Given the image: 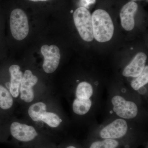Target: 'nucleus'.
<instances>
[{"instance_id":"f257e3e1","label":"nucleus","mask_w":148,"mask_h":148,"mask_svg":"<svg viewBox=\"0 0 148 148\" xmlns=\"http://www.w3.org/2000/svg\"><path fill=\"white\" fill-rule=\"evenodd\" d=\"M10 132L14 140L24 146L34 148H54L48 136L32 125L14 121L10 125Z\"/></svg>"},{"instance_id":"f03ea898","label":"nucleus","mask_w":148,"mask_h":148,"mask_svg":"<svg viewBox=\"0 0 148 148\" xmlns=\"http://www.w3.org/2000/svg\"><path fill=\"white\" fill-rule=\"evenodd\" d=\"M93 37L100 42H106L113 36L114 26L108 13L102 9L95 10L92 15Z\"/></svg>"},{"instance_id":"7ed1b4c3","label":"nucleus","mask_w":148,"mask_h":148,"mask_svg":"<svg viewBox=\"0 0 148 148\" xmlns=\"http://www.w3.org/2000/svg\"><path fill=\"white\" fill-rule=\"evenodd\" d=\"M47 106L42 102H36L29 107L28 114L33 121L42 122L51 128L58 127L61 124L62 120L57 114L48 112Z\"/></svg>"},{"instance_id":"20e7f679","label":"nucleus","mask_w":148,"mask_h":148,"mask_svg":"<svg viewBox=\"0 0 148 148\" xmlns=\"http://www.w3.org/2000/svg\"><path fill=\"white\" fill-rule=\"evenodd\" d=\"M74 23L83 40L90 42L93 39L92 15L87 9L80 7L73 13Z\"/></svg>"},{"instance_id":"39448f33","label":"nucleus","mask_w":148,"mask_h":148,"mask_svg":"<svg viewBox=\"0 0 148 148\" xmlns=\"http://www.w3.org/2000/svg\"><path fill=\"white\" fill-rule=\"evenodd\" d=\"M10 24L12 35L17 40L24 39L29 34L28 17L26 13L21 9H15L12 12Z\"/></svg>"},{"instance_id":"423d86ee","label":"nucleus","mask_w":148,"mask_h":148,"mask_svg":"<svg viewBox=\"0 0 148 148\" xmlns=\"http://www.w3.org/2000/svg\"><path fill=\"white\" fill-rule=\"evenodd\" d=\"M111 102L114 112L121 118L131 119L138 115V108L134 102L126 101L120 95L114 96Z\"/></svg>"},{"instance_id":"0eeeda50","label":"nucleus","mask_w":148,"mask_h":148,"mask_svg":"<svg viewBox=\"0 0 148 148\" xmlns=\"http://www.w3.org/2000/svg\"><path fill=\"white\" fill-rule=\"evenodd\" d=\"M40 50L44 58L42 65L44 71L47 73H52L55 71L60 63V49L57 46L45 45L42 46Z\"/></svg>"},{"instance_id":"6e6552de","label":"nucleus","mask_w":148,"mask_h":148,"mask_svg":"<svg viewBox=\"0 0 148 148\" xmlns=\"http://www.w3.org/2000/svg\"><path fill=\"white\" fill-rule=\"evenodd\" d=\"M38 82V78L32 71L27 70L23 74L21 81L19 96L21 100L26 103H32L35 99L34 87Z\"/></svg>"},{"instance_id":"1a4fd4ad","label":"nucleus","mask_w":148,"mask_h":148,"mask_svg":"<svg viewBox=\"0 0 148 148\" xmlns=\"http://www.w3.org/2000/svg\"><path fill=\"white\" fill-rule=\"evenodd\" d=\"M127 130V122L123 119H119L103 127L100 132V136L104 139H119L126 135Z\"/></svg>"},{"instance_id":"9d476101","label":"nucleus","mask_w":148,"mask_h":148,"mask_svg":"<svg viewBox=\"0 0 148 148\" xmlns=\"http://www.w3.org/2000/svg\"><path fill=\"white\" fill-rule=\"evenodd\" d=\"M147 59V56L145 53L140 52L137 53L123 70V76L136 78L140 75L146 66Z\"/></svg>"},{"instance_id":"9b49d317","label":"nucleus","mask_w":148,"mask_h":148,"mask_svg":"<svg viewBox=\"0 0 148 148\" xmlns=\"http://www.w3.org/2000/svg\"><path fill=\"white\" fill-rule=\"evenodd\" d=\"M136 3L130 1L125 5L120 12V18L123 28L127 31H131L135 26L134 15L138 10Z\"/></svg>"},{"instance_id":"f8f14e48","label":"nucleus","mask_w":148,"mask_h":148,"mask_svg":"<svg viewBox=\"0 0 148 148\" xmlns=\"http://www.w3.org/2000/svg\"><path fill=\"white\" fill-rule=\"evenodd\" d=\"M10 76V82L9 83V90L14 98L19 96V89L23 77L20 66L17 65H11L9 69Z\"/></svg>"},{"instance_id":"ddd939ff","label":"nucleus","mask_w":148,"mask_h":148,"mask_svg":"<svg viewBox=\"0 0 148 148\" xmlns=\"http://www.w3.org/2000/svg\"><path fill=\"white\" fill-rule=\"evenodd\" d=\"M92 106L90 99H82L76 98L73 103V110L74 113L83 115L87 113Z\"/></svg>"},{"instance_id":"4468645a","label":"nucleus","mask_w":148,"mask_h":148,"mask_svg":"<svg viewBox=\"0 0 148 148\" xmlns=\"http://www.w3.org/2000/svg\"><path fill=\"white\" fill-rule=\"evenodd\" d=\"M14 98L8 89L0 84V108L8 110L12 107Z\"/></svg>"},{"instance_id":"2eb2a0df","label":"nucleus","mask_w":148,"mask_h":148,"mask_svg":"<svg viewBox=\"0 0 148 148\" xmlns=\"http://www.w3.org/2000/svg\"><path fill=\"white\" fill-rule=\"evenodd\" d=\"M92 85L86 82H82L78 84L75 90L77 98L82 99H90L93 94Z\"/></svg>"},{"instance_id":"dca6fc26","label":"nucleus","mask_w":148,"mask_h":148,"mask_svg":"<svg viewBox=\"0 0 148 148\" xmlns=\"http://www.w3.org/2000/svg\"><path fill=\"white\" fill-rule=\"evenodd\" d=\"M148 82V67L146 66L140 75L132 81L131 86L135 90H140Z\"/></svg>"},{"instance_id":"f3484780","label":"nucleus","mask_w":148,"mask_h":148,"mask_svg":"<svg viewBox=\"0 0 148 148\" xmlns=\"http://www.w3.org/2000/svg\"><path fill=\"white\" fill-rule=\"evenodd\" d=\"M119 143L113 139H105L103 141H97L91 144L89 148H116Z\"/></svg>"},{"instance_id":"a211bd4d","label":"nucleus","mask_w":148,"mask_h":148,"mask_svg":"<svg viewBox=\"0 0 148 148\" xmlns=\"http://www.w3.org/2000/svg\"><path fill=\"white\" fill-rule=\"evenodd\" d=\"M96 0H81L79 4L81 7L88 8L91 5L95 3Z\"/></svg>"},{"instance_id":"6ab92c4d","label":"nucleus","mask_w":148,"mask_h":148,"mask_svg":"<svg viewBox=\"0 0 148 148\" xmlns=\"http://www.w3.org/2000/svg\"><path fill=\"white\" fill-rule=\"evenodd\" d=\"M29 1H32L33 2H39V1H48V0H29Z\"/></svg>"},{"instance_id":"aec40b11","label":"nucleus","mask_w":148,"mask_h":148,"mask_svg":"<svg viewBox=\"0 0 148 148\" xmlns=\"http://www.w3.org/2000/svg\"><path fill=\"white\" fill-rule=\"evenodd\" d=\"M66 148H77L75 146L73 145H70L68 146V147H66Z\"/></svg>"},{"instance_id":"412c9836","label":"nucleus","mask_w":148,"mask_h":148,"mask_svg":"<svg viewBox=\"0 0 148 148\" xmlns=\"http://www.w3.org/2000/svg\"><path fill=\"white\" fill-rule=\"evenodd\" d=\"M132 1H135V0H132Z\"/></svg>"}]
</instances>
